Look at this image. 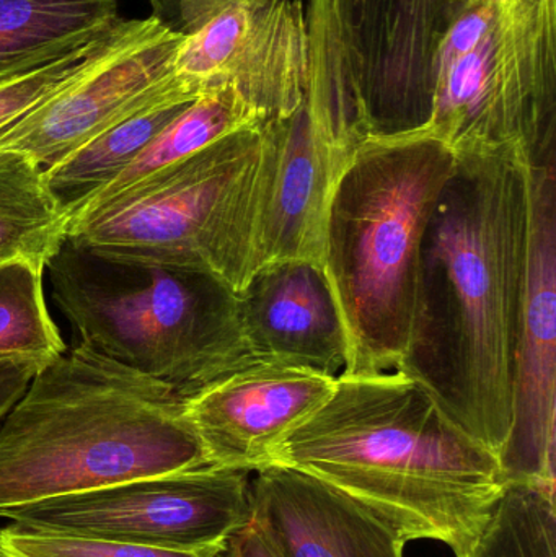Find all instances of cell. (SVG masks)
Returning <instances> with one entry per match:
<instances>
[{
  "label": "cell",
  "mask_w": 556,
  "mask_h": 557,
  "mask_svg": "<svg viewBox=\"0 0 556 557\" xmlns=\"http://www.w3.org/2000/svg\"><path fill=\"white\" fill-rule=\"evenodd\" d=\"M456 157L424 234L413 330L398 370L499 458L515 411L531 160L515 146Z\"/></svg>",
  "instance_id": "1"
},
{
  "label": "cell",
  "mask_w": 556,
  "mask_h": 557,
  "mask_svg": "<svg viewBox=\"0 0 556 557\" xmlns=\"http://www.w3.org/2000/svg\"><path fill=\"white\" fill-rule=\"evenodd\" d=\"M149 2L153 10L152 16H156L157 20H160L169 28L178 0H149Z\"/></svg>",
  "instance_id": "27"
},
{
  "label": "cell",
  "mask_w": 556,
  "mask_h": 557,
  "mask_svg": "<svg viewBox=\"0 0 556 557\" xmlns=\"http://www.w3.org/2000/svg\"><path fill=\"white\" fill-rule=\"evenodd\" d=\"M263 126L222 137L149 176L69 225V240L113 260L198 271L240 292L257 270Z\"/></svg>",
  "instance_id": "6"
},
{
  "label": "cell",
  "mask_w": 556,
  "mask_h": 557,
  "mask_svg": "<svg viewBox=\"0 0 556 557\" xmlns=\"http://www.w3.org/2000/svg\"><path fill=\"white\" fill-rule=\"evenodd\" d=\"M2 557H209L129 543L104 542L58 533L33 532L10 523L0 529Z\"/></svg>",
  "instance_id": "23"
},
{
  "label": "cell",
  "mask_w": 556,
  "mask_h": 557,
  "mask_svg": "<svg viewBox=\"0 0 556 557\" xmlns=\"http://www.w3.org/2000/svg\"><path fill=\"white\" fill-rule=\"evenodd\" d=\"M307 23L302 98L289 116L263 126L257 270L280 261H307L323 270L330 205L356 146L368 136L335 0H310Z\"/></svg>",
  "instance_id": "7"
},
{
  "label": "cell",
  "mask_w": 556,
  "mask_h": 557,
  "mask_svg": "<svg viewBox=\"0 0 556 557\" xmlns=\"http://www.w3.org/2000/svg\"><path fill=\"white\" fill-rule=\"evenodd\" d=\"M238 298L254 357L336 379L345 372L348 341L322 268L307 261L267 264L251 274Z\"/></svg>",
  "instance_id": "16"
},
{
  "label": "cell",
  "mask_w": 556,
  "mask_h": 557,
  "mask_svg": "<svg viewBox=\"0 0 556 557\" xmlns=\"http://www.w3.org/2000/svg\"><path fill=\"white\" fill-rule=\"evenodd\" d=\"M456 162L449 147L421 129L365 136L356 146L323 240V273L348 341L346 375L400 367L413 330L424 234Z\"/></svg>",
  "instance_id": "4"
},
{
  "label": "cell",
  "mask_w": 556,
  "mask_h": 557,
  "mask_svg": "<svg viewBox=\"0 0 556 557\" xmlns=\"http://www.w3.org/2000/svg\"><path fill=\"white\" fill-rule=\"evenodd\" d=\"M182 41L156 16L118 20L54 95L0 133V149L52 169L169 84Z\"/></svg>",
  "instance_id": "11"
},
{
  "label": "cell",
  "mask_w": 556,
  "mask_h": 557,
  "mask_svg": "<svg viewBox=\"0 0 556 557\" xmlns=\"http://www.w3.org/2000/svg\"><path fill=\"white\" fill-rule=\"evenodd\" d=\"M118 20V0H0V81L94 45Z\"/></svg>",
  "instance_id": "18"
},
{
  "label": "cell",
  "mask_w": 556,
  "mask_h": 557,
  "mask_svg": "<svg viewBox=\"0 0 556 557\" xmlns=\"http://www.w3.org/2000/svg\"><path fill=\"white\" fill-rule=\"evenodd\" d=\"M454 0H368L349 51L368 136L420 131L433 101L434 58Z\"/></svg>",
  "instance_id": "14"
},
{
  "label": "cell",
  "mask_w": 556,
  "mask_h": 557,
  "mask_svg": "<svg viewBox=\"0 0 556 557\" xmlns=\"http://www.w3.org/2000/svg\"><path fill=\"white\" fill-rule=\"evenodd\" d=\"M528 268L516 354L515 411L499 455L506 484L555 487L556 159L531 163Z\"/></svg>",
  "instance_id": "12"
},
{
  "label": "cell",
  "mask_w": 556,
  "mask_h": 557,
  "mask_svg": "<svg viewBox=\"0 0 556 557\" xmlns=\"http://www.w3.org/2000/svg\"><path fill=\"white\" fill-rule=\"evenodd\" d=\"M421 131L456 156L521 147L556 159V0H496L472 48L436 78Z\"/></svg>",
  "instance_id": "8"
},
{
  "label": "cell",
  "mask_w": 556,
  "mask_h": 557,
  "mask_svg": "<svg viewBox=\"0 0 556 557\" xmlns=\"http://www.w3.org/2000/svg\"><path fill=\"white\" fill-rule=\"evenodd\" d=\"M169 386L81 344L45 363L0 422V517L137 478L211 467Z\"/></svg>",
  "instance_id": "3"
},
{
  "label": "cell",
  "mask_w": 556,
  "mask_h": 557,
  "mask_svg": "<svg viewBox=\"0 0 556 557\" xmlns=\"http://www.w3.org/2000/svg\"><path fill=\"white\" fill-rule=\"evenodd\" d=\"M270 465L322 481L407 543H443L456 557L469 555L508 486L498 458L398 369L339 375Z\"/></svg>",
  "instance_id": "2"
},
{
  "label": "cell",
  "mask_w": 556,
  "mask_h": 557,
  "mask_svg": "<svg viewBox=\"0 0 556 557\" xmlns=\"http://www.w3.org/2000/svg\"><path fill=\"white\" fill-rule=\"evenodd\" d=\"M0 557H2V556H0Z\"/></svg>",
  "instance_id": "28"
},
{
  "label": "cell",
  "mask_w": 556,
  "mask_h": 557,
  "mask_svg": "<svg viewBox=\"0 0 556 557\" xmlns=\"http://www.w3.org/2000/svg\"><path fill=\"white\" fill-rule=\"evenodd\" d=\"M170 29L183 35L173 77L199 97L237 88L264 124L296 110L309 71L302 0H178Z\"/></svg>",
  "instance_id": "10"
},
{
  "label": "cell",
  "mask_w": 556,
  "mask_h": 557,
  "mask_svg": "<svg viewBox=\"0 0 556 557\" xmlns=\"http://www.w3.org/2000/svg\"><path fill=\"white\" fill-rule=\"evenodd\" d=\"M45 270L28 261L0 264V359L51 362L67 350L46 304Z\"/></svg>",
  "instance_id": "21"
},
{
  "label": "cell",
  "mask_w": 556,
  "mask_h": 557,
  "mask_svg": "<svg viewBox=\"0 0 556 557\" xmlns=\"http://www.w3.org/2000/svg\"><path fill=\"white\" fill-rule=\"evenodd\" d=\"M95 42L51 64L0 81V133L54 95L78 71Z\"/></svg>",
  "instance_id": "24"
},
{
  "label": "cell",
  "mask_w": 556,
  "mask_h": 557,
  "mask_svg": "<svg viewBox=\"0 0 556 557\" xmlns=\"http://www.w3.org/2000/svg\"><path fill=\"white\" fill-rule=\"evenodd\" d=\"M250 471L202 467L41 500L9 519L33 532L214 557L247 525Z\"/></svg>",
  "instance_id": "9"
},
{
  "label": "cell",
  "mask_w": 556,
  "mask_h": 557,
  "mask_svg": "<svg viewBox=\"0 0 556 557\" xmlns=\"http://www.w3.org/2000/svg\"><path fill=\"white\" fill-rule=\"evenodd\" d=\"M263 124L260 111L251 107L237 88L221 87L206 91L189 103L114 182L75 212L69 225L84 221L144 180L199 152L209 144Z\"/></svg>",
  "instance_id": "19"
},
{
  "label": "cell",
  "mask_w": 556,
  "mask_h": 557,
  "mask_svg": "<svg viewBox=\"0 0 556 557\" xmlns=\"http://www.w3.org/2000/svg\"><path fill=\"white\" fill-rule=\"evenodd\" d=\"M214 557H276V555L271 552L267 540L250 520L247 525L228 536L221 552Z\"/></svg>",
  "instance_id": "26"
},
{
  "label": "cell",
  "mask_w": 556,
  "mask_h": 557,
  "mask_svg": "<svg viewBox=\"0 0 556 557\" xmlns=\"http://www.w3.org/2000/svg\"><path fill=\"white\" fill-rule=\"evenodd\" d=\"M466 557H556L555 487L508 484Z\"/></svg>",
  "instance_id": "22"
},
{
  "label": "cell",
  "mask_w": 556,
  "mask_h": 557,
  "mask_svg": "<svg viewBox=\"0 0 556 557\" xmlns=\"http://www.w3.org/2000/svg\"><path fill=\"white\" fill-rule=\"evenodd\" d=\"M69 218L32 157L0 149V264L28 261L45 270L67 238Z\"/></svg>",
  "instance_id": "20"
},
{
  "label": "cell",
  "mask_w": 556,
  "mask_h": 557,
  "mask_svg": "<svg viewBox=\"0 0 556 557\" xmlns=\"http://www.w3.org/2000/svg\"><path fill=\"white\" fill-rule=\"evenodd\" d=\"M41 367L33 360L0 359V422L25 395Z\"/></svg>",
  "instance_id": "25"
},
{
  "label": "cell",
  "mask_w": 556,
  "mask_h": 557,
  "mask_svg": "<svg viewBox=\"0 0 556 557\" xmlns=\"http://www.w3.org/2000/svg\"><path fill=\"white\" fill-rule=\"evenodd\" d=\"M250 512L276 557H404L407 545L345 494L276 465L251 480Z\"/></svg>",
  "instance_id": "15"
},
{
  "label": "cell",
  "mask_w": 556,
  "mask_h": 557,
  "mask_svg": "<svg viewBox=\"0 0 556 557\" xmlns=\"http://www.w3.org/2000/svg\"><path fill=\"white\" fill-rule=\"evenodd\" d=\"M336 376L257 359L186 399L212 467L257 473L273 448L332 395Z\"/></svg>",
  "instance_id": "13"
},
{
  "label": "cell",
  "mask_w": 556,
  "mask_h": 557,
  "mask_svg": "<svg viewBox=\"0 0 556 557\" xmlns=\"http://www.w3.org/2000/svg\"><path fill=\"white\" fill-rule=\"evenodd\" d=\"M199 98L175 77L146 103L46 170L49 193L71 221L94 196L118 178L139 153Z\"/></svg>",
  "instance_id": "17"
},
{
  "label": "cell",
  "mask_w": 556,
  "mask_h": 557,
  "mask_svg": "<svg viewBox=\"0 0 556 557\" xmlns=\"http://www.w3.org/2000/svg\"><path fill=\"white\" fill-rule=\"evenodd\" d=\"M77 343L188 399L254 360L238 292L198 271L101 257L65 238L45 267Z\"/></svg>",
  "instance_id": "5"
}]
</instances>
